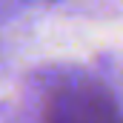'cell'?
Instances as JSON below:
<instances>
[{"instance_id": "6da1fadb", "label": "cell", "mask_w": 123, "mask_h": 123, "mask_svg": "<svg viewBox=\"0 0 123 123\" xmlns=\"http://www.w3.org/2000/svg\"><path fill=\"white\" fill-rule=\"evenodd\" d=\"M43 123H117V106L100 83L72 80L46 97Z\"/></svg>"}]
</instances>
